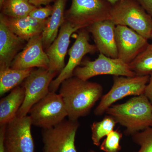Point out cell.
<instances>
[{
	"label": "cell",
	"mask_w": 152,
	"mask_h": 152,
	"mask_svg": "<svg viewBox=\"0 0 152 152\" xmlns=\"http://www.w3.org/2000/svg\"><path fill=\"white\" fill-rule=\"evenodd\" d=\"M103 91L100 84L75 76L64 80L60 86L59 94L65 105L69 119L77 121L88 115L102 98Z\"/></svg>",
	"instance_id": "obj_1"
},
{
	"label": "cell",
	"mask_w": 152,
	"mask_h": 152,
	"mask_svg": "<svg viewBox=\"0 0 152 152\" xmlns=\"http://www.w3.org/2000/svg\"><path fill=\"white\" fill-rule=\"evenodd\" d=\"M105 113L126 128V136H132L152 127V104L144 94L124 103L113 105Z\"/></svg>",
	"instance_id": "obj_2"
},
{
	"label": "cell",
	"mask_w": 152,
	"mask_h": 152,
	"mask_svg": "<svg viewBox=\"0 0 152 152\" xmlns=\"http://www.w3.org/2000/svg\"><path fill=\"white\" fill-rule=\"evenodd\" d=\"M110 20L116 26H126L146 39H151L152 17L136 0H121L112 5Z\"/></svg>",
	"instance_id": "obj_3"
},
{
	"label": "cell",
	"mask_w": 152,
	"mask_h": 152,
	"mask_svg": "<svg viewBox=\"0 0 152 152\" xmlns=\"http://www.w3.org/2000/svg\"><path fill=\"white\" fill-rule=\"evenodd\" d=\"M112 5L105 0H72L65 12V20L79 29L97 22L110 20Z\"/></svg>",
	"instance_id": "obj_4"
},
{
	"label": "cell",
	"mask_w": 152,
	"mask_h": 152,
	"mask_svg": "<svg viewBox=\"0 0 152 152\" xmlns=\"http://www.w3.org/2000/svg\"><path fill=\"white\" fill-rule=\"evenodd\" d=\"M28 114L32 126L42 129L53 127L68 117L61 96L50 91L31 108Z\"/></svg>",
	"instance_id": "obj_5"
},
{
	"label": "cell",
	"mask_w": 152,
	"mask_h": 152,
	"mask_svg": "<svg viewBox=\"0 0 152 152\" xmlns=\"http://www.w3.org/2000/svg\"><path fill=\"white\" fill-rule=\"evenodd\" d=\"M149 78L150 75L114 76L111 88L102 96L99 103L94 111L95 115H103L113 104L126 97L143 94Z\"/></svg>",
	"instance_id": "obj_6"
},
{
	"label": "cell",
	"mask_w": 152,
	"mask_h": 152,
	"mask_svg": "<svg viewBox=\"0 0 152 152\" xmlns=\"http://www.w3.org/2000/svg\"><path fill=\"white\" fill-rule=\"evenodd\" d=\"M78 121L65 119L49 129H42L43 152H77L75 145Z\"/></svg>",
	"instance_id": "obj_7"
},
{
	"label": "cell",
	"mask_w": 152,
	"mask_h": 152,
	"mask_svg": "<svg viewBox=\"0 0 152 152\" xmlns=\"http://www.w3.org/2000/svg\"><path fill=\"white\" fill-rule=\"evenodd\" d=\"M81 66L74 71L73 76L83 80H88L93 77L101 75L134 77L135 73L132 71L129 64L119 58H113L100 53L94 61L85 60Z\"/></svg>",
	"instance_id": "obj_8"
},
{
	"label": "cell",
	"mask_w": 152,
	"mask_h": 152,
	"mask_svg": "<svg viewBox=\"0 0 152 152\" xmlns=\"http://www.w3.org/2000/svg\"><path fill=\"white\" fill-rule=\"evenodd\" d=\"M29 115L16 116L6 125L4 134L5 152H34Z\"/></svg>",
	"instance_id": "obj_9"
},
{
	"label": "cell",
	"mask_w": 152,
	"mask_h": 152,
	"mask_svg": "<svg viewBox=\"0 0 152 152\" xmlns=\"http://www.w3.org/2000/svg\"><path fill=\"white\" fill-rule=\"evenodd\" d=\"M57 74L43 68L33 70L24 82L26 96L17 116L28 115L31 108L50 92V84Z\"/></svg>",
	"instance_id": "obj_10"
},
{
	"label": "cell",
	"mask_w": 152,
	"mask_h": 152,
	"mask_svg": "<svg viewBox=\"0 0 152 152\" xmlns=\"http://www.w3.org/2000/svg\"><path fill=\"white\" fill-rule=\"evenodd\" d=\"M89 33L86 28L79 30L76 40L68 52L69 58L67 64L51 83L49 87L50 92H56L64 80L73 76L74 71L80 64L85 55L94 54L98 51L96 45L89 43Z\"/></svg>",
	"instance_id": "obj_11"
},
{
	"label": "cell",
	"mask_w": 152,
	"mask_h": 152,
	"mask_svg": "<svg viewBox=\"0 0 152 152\" xmlns=\"http://www.w3.org/2000/svg\"><path fill=\"white\" fill-rule=\"evenodd\" d=\"M115 34L118 58L129 64L149 44L148 39L126 26H116Z\"/></svg>",
	"instance_id": "obj_12"
},
{
	"label": "cell",
	"mask_w": 152,
	"mask_h": 152,
	"mask_svg": "<svg viewBox=\"0 0 152 152\" xmlns=\"http://www.w3.org/2000/svg\"><path fill=\"white\" fill-rule=\"evenodd\" d=\"M50 61L44 51L42 35L28 41L21 51L15 57L10 68L14 69H25L34 67L48 69Z\"/></svg>",
	"instance_id": "obj_13"
},
{
	"label": "cell",
	"mask_w": 152,
	"mask_h": 152,
	"mask_svg": "<svg viewBox=\"0 0 152 152\" xmlns=\"http://www.w3.org/2000/svg\"><path fill=\"white\" fill-rule=\"evenodd\" d=\"M78 30V28L66 21L61 26L57 38L46 52L50 61L49 70L59 74L65 68V57L70 42L71 35Z\"/></svg>",
	"instance_id": "obj_14"
},
{
	"label": "cell",
	"mask_w": 152,
	"mask_h": 152,
	"mask_svg": "<svg viewBox=\"0 0 152 152\" xmlns=\"http://www.w3.org/2000/svg\"><path fill=\"white\" fill-rule=\"evenodd\" d=\"M116 25L111 20L95 23L86 28L91 34L100 53L118 58L115 29Z\"/></svg>",
	"instance_id": "obj_15"
},
{
	"label": "cell",
	"mask_w": 152,
	"mask_h": 152,
	"mask_svg": "<svg viewBox=\"0 0 152 152\" xmlns=\"http://www.w3.org/2000/svg\"><path fill=\"white\" fill-rule=\"evenodd\" d=\"M39 20L28 15L21 18H13L0 15V20L19 37L27 42L36 36L41 35L48 21Z\"/></svg>",
	"instance_id": "obj_16"
},
{
	"label": "cell",
	"mask_w": 152,
	"mask_h": 152,
	"mask_svg": "<svg viewBox=\"0 0 152 152\" xmlns=\"http://www.w3.org/2000/svg\"><path fill=\"white\" fill-rule=\"evenodd\" d=\"M25 42L0 20V70L10 67L15 57L24 48Z\"/></svg>",
	"instance_id": "obj_17"
},
{
	"label": "cell",
	"mask_w": 152,
	"mask_h": 152,
	"mask_svg": "<svg viewBox=\"0 0 152 152\" xmlns=\"http://www.w3.org/2000/svg\"><path fill=\"white\" fill-rule=\"evenodd\" d=\"M67 0H56L53 12L42 34L44 50H46L58 35L59 28L64 23L65 8Z\"/></svg>",
	"instance_id": "obj_18"
},
{
	"label": "cell",
	"mask_w": 152,
	"mask_h": 152,
	"mask_svg": "<svg viewBox=\"0 0 152 152\" xmlns=\"http://www.w3.org/2000/svg\"><path fill=\"white\" fill-rule=\"evenodd\" d=\"M26 93L23 86H18L0 101V125L7 124L16 116L24 101Z\"/></svg>",
	"instance_id": "obj_19"
},
{
	"label": "cell",
	"mask_w": 152,
	"mask_h": 152,
	"mask_svg": "<svg viewBox=\"0 0 152 152\" xmlns=\"http://www.w3.org/2000/svg\"><path fill=\"white\" fill-rule=\"evenodd\" d=\"M34 70L33 68L25 69H14L10 67L0 70V96L18 86Z\"/></svg>",
	"instance_id": "obj_20"
},
{
	"label": "cell",
	"mask_w": 152,
	"mask_h": 152,
	"mask_svg": "<svg viewBox=\"0 0 152 152\" xmlns=\"http://www.w3.org/2000/svg\"><path fill=\"white\" fill-rule=\"evenodd\" d=\"M36 8L29 0H5L1 7V13L10 18H23L28 16Z\"/></svg>",
	"instance_id": "obj_21"
},
{
	"label": "cell",
	"mask_w": 152,
	"mask_h": 152,
	"mask_svg": "<svg viewBox=\"0 0 152 152\" xmlns=\"http://www.w3.org/2000/svg\"><path fill=\"white\" fill-rule=\"evenodd\" d=\"M129 65L136 76L150 75L152 72V43L149 44Z\"/></svg>",
	"instance_id": "obj_22"
},
{
	"label": "cell",
	"mask_w": 152,
	"mask_h": 152,
	"mask_svg": "<svg viewBox=\"0 0 152 152\" xmlns=\"http://www.w3.org/2000/svg\"><path fill=\"white\" fill-rule=\"evenodd\" d=\"M116 124L114 118L109 115L106 116L100 121L93 123L91 126L93 144L96 146L100 145L101 140L114 130Z\"/></svg>",
	"instance_id": "obj_23"
},
{
	"label": "cell",
	"mask_w": 152,
	"mask_h": 152,
	"mask_svg": "<svg viewBox=\"0 0 152 152\" xmlns=\"http://www.w3.org/2000/svg\"><path fill=\"white\" fill-rule=\"evenodd\" d=\"M132 136L134 142L140 147L137 152H152V127Z\"/></svg>",
	"instance_id": "obj_24"
},
{
	"label": "cell",
	"mask_w": 152,
	"mask_h": 152,
	"mask_svg": "<svg viewBox=\"0 0 152 152\" xmlns=\"http://www.w3.org/2000/svg\"><path fill=\"white\" fill-rule=\"evenodd\" d=\"M122 133L118 130L112 131L100 145V148L105 152H119L121 149L120 141Z\"/></svg>",
	"instance_id": "obj_25"
},
{
	"label": "cell",
	"mask_w": 152,
	"mask_h": 152,
	"mask_svg": "<svg viewBox=\"0 0 152 152\" xmlns=\"http://www.w3.org/2000/svg\"><path fill=\"white\" fill-rule=\"evenodd\" d=\"M53 9V6L50 5H48L44 7H37L30 13L29 15L38 20H43L51 16Z\"/></svg>",
	"instance_id": "obj_26"
},
{
	"label": "cell",
	"mask_w": 152,
	"mask_h": 152,
	"mask_svg": "<svg viewBox=\"0 0 152 152\" xmlns=\"http://www.w3.org/2000/svg\"><path fill=\"white\" fill-rule=\"evenodd\" d=\"M152 17V0H136Z\"/></svg>",
	"instance_id": "obj_27"
},
{
	"label": "cell",
	"mask_w": 152,
	"mask_h": 152,
	"mask_svg": "<svg viewBox=\"0 0 152 152\" xmlns=\"http://www.w3.org/2000/svg\"><path fill=\"white\" fill-rule=\"evenodd\" d=\"M144 94L152 104V72L150 75L149 80L146 86Z\"/></svg>",
	"instance_id": "obj_28"
},
{
	"label": "cell",
	"mask_w": 152,
	"mask_h": 152,
	"mask_svg": "<svg viewBox=\"0 0 152 152\" xmlns=\"http://www.w3.org/2000/svg\"><path fill=\"white\" fill-rule=\"evenodd\" d=\"M30 3L37 7H41L42 5H48L52 2L56 0H29Z\"/></svg>",
	"instance_id": "obj_29"
},
{
	"label": "cell",
	"mask_w": 152,
	"mask_h": 152,
	"mask_svg": "<svg viewBox=\"0 0 152 152\" xmlns=\"http://www.w3.org/2000/svg\"><path fill=\"white\" fill-rule=\"evenodd\" d=\"M6 125H0V152H5L4 139Z\"/></svg>",
	"instance_id": "obj_30"
},
{
	"label": "cell",
	"mask_w": 152,
	"mask_h": 152,
	"mask_svg": "<svg viewBox=\"0 0 152 152\" xmlns=\"http://www.w3.org/2000/svg\"><path fill=\"white\" fill-rule=\"evenodd\" d=\"M105 1L108 2L109 3L111 4L112 5H113L115 4L116 3L118 2L119 1H121V0H105Z\"/></svg>",
	"instance_id": "obj_31"
},
{
	"label": "cell",
	"mask_w": 152,
	"mask_h": 152,
	"mask_svg": "<svg viewBox=\"0 0 152 152\" xmlns=\"http://www.w3.org/2000/svg\"><path fill=\"white\" fill-rule=\"evenodd\" d=\"M4 1L5 0H0V7H1L2 6Z\"/></svg>",
	"instance_id": "obj_32"
},
{
	"label": "cell",
	"mask_w": 152,
	"mask_h": 152,
	"mask_svg": "<svg viewBox=\"0 0 152 152\" xmlns=\"http://www.w3.org/2000/svg\"><path fill=\"white\" fill-rule=\"evenodd\" d=\"M151 38H152V35H151Z\"/></svg>",
	"instance_id": "obj_33"
}]
</instances>
